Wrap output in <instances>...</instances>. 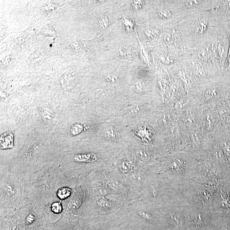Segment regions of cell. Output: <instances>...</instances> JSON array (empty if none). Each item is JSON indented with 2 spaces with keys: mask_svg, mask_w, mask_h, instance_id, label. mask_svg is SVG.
<instances>
[{
  "mask_svg": "<svg viewBox=\"0 0 230 230\" xmlns=\"http://www.w3.org/2000/svg\"><path fill=\"white\" fill-rule=\"evenodd\" d=\"M136 88L139 93H142L145 90V84L143 81H138L136 84Z\"/></svg>",
  "mask_w": 230,
  "mask_h": 230,
  "instance_id": "20",
  "label": "cell"
},
{
  "mask_svg": "<svg viewBox=\"0 0 230 230\" xmlns=\"http://www.w3.org/2000/svg\"><path fill=\"white\" fill-rule=\"evenodd\" d=\"M97 203L98 205L100 207H108L110 205V203L106 200L105 199H104L102 198L98 199L97 201Z\"/></svg>",
  "mask_w": 230,
  "mask_h": 230,
  "instance_id": "19",
  "label": "cell"
},
{
  "mask_svg": "<svg viewBox=\"0 0 230 230\" xmlns=\"http://www.w3.org/2000/svg\"><path fill=\"white\" fill-rule=\"evenodd\" d=\"M117 80L116 76L114 75H109L107 77L106 80L107 81L111 83H114Z\"/></svg>",
  "mask_w": 230,
  "mask_h": 230,
  "instance_id": "23",
  "label": "cell"
},
{
  "mask_svg": "<svg viewBox=\"0 0 230 230\" xmlns=\"http://www.w3.org/2000/svg\"><path fill=\"white\" fill-rule=\"evenodd\" d=\"M223 151L225 154L230 158V146L227 145L224 146Z\"/></svg>",
  "mask_w": 230,
  "mask_h": 230,
  "instance_id": "24",
  "label": "cell"
},
{
  "mask_svg": "<svg viewBox=\"0 0 230 230\" xmlns=\"http://www.w3.org/2000/svg\"><path fill=\"white\" fill-rule=\"evenodd\" d=\"M119 168L123 172H128L131 170L132 165L131 163L128 162L123 161V162H121L120 164Z\"/></svg>",
  "mask_w": 230,
  "mask_h": 230,
  "instance_id": "13",
  "label": "cell"
},
{
  "mask_svg": "<svg viewBox=\"0 0 230 230\" xmlns=\"http://www.w3.org/2000/svg\"><path fill=\"white\" fill-rule=\"evenodd\" d=\"M158 16L160 19H168L172 16V12L169 10H163L159 11L158 13Z\"/></svg>",
  "mask_w": 230,
  "mask_h": 230,
  "instance_id": "16",
  "label": "cell"
},
{
  "mask_svg": "<svg viewBox=\"0 0 230 230\" xmlns=\"http://www.w3.org/2000/svg\"><path fill=\"white\" fill-rule=\"evenodd\" d=\"M191 66L193 71L197 75H200V76L204 75V69L199 61L196 59L193 60L191 62Z\"/></svg>",
  "mask_w": 230,
  "mask_h": 230,
  "instance_id": "7",
  "label": "cell"
},
{
  "mask_svg": "<svg viewBox=\"0 0 230 230\" xmlns=\"http://www.w3.org/2000/svg\"><path fill=\"white\" fill-rule=\"evenodd\" d=\"M98 159V156L93 153H80L74 155L72 158L73 162L80 164L92 163L96 162Z\"/></svg>",
  "mask_w": 230,
  "mask_h": 230,
  "instance_id": "4",
  "label": "cell"
},
{
  "mask_svg": "<svg viewBox=\"0 0 230 230\" xmlns=\"http://www.w3.org/2000/svg\"><path fill=\"white\" fill-rule=\"evenodd\" d=\"M105 136L110 140H115L118 137L119 134L116 129L113 127H110L106 131Z\"/></svg>",
  "mask_w": 230,
  "mask_h": 230,
  "instance_id": "8",
  "label": "cell"
},
{
  "mask_svg": "<svg viewBox=\"0 0 230 230\" xmlns=\"http://www.w3.org/2000/svg\"><path fill=\"white\" fill-rule=\"evenodd\" d=\"M208 28V22L206 19L199 18L195 20L193 31L197 35H203L206 33Z\"/></svg>",
  "mask_w": 230,
  "mask_h": 230,
  "instance_id": "5",
  "label": "cell"
},
{
  "mask_svg": "<svg viewBox=\"0 0 230 230\" xmlns=\"http://www.w3.org/2000/svg\"><path fill=\"white\" fill-rule=\"evenodd\" d=\"M27 199L23 178L9 169H1L0 211L10 213L19 209Z\"/></svg>",
  "mask_w": 230,
  "mask_h": 230,
  "instance_id": "2",
  "label": "cell"
},
{
  "mask_svg": "<svg viewBox=\"0 0 230 230\" xmlns=\"http://www.w3.org/2000/svg\"><path fill=\"white\" fill-rule=\"evenodd\" d=\"M168 179L173 184H180L196 177L197 164L192 163L185 157L176 156L167 167Z\"/></svg>",
  "mask_w": 230,
  "mask_h": 230,
  "instance_id": "3",
  "label": "cell"
},
{
  "mask_svg": "<svg viewBox=\"0 0 230 230\" xmlns=\"http://www.w3.org/2000/svg\"><path fill=\"white\" fill-rule=\"evenodd\" d=\"M160 58L161 61L165 63H170L173 62V60L171 58L166 55H161Z\"/></svg>",
  "mask_w": 230,
  "mask_h": 230,
  "instance_id": "21",
  "label": "cell"
},
{
  "mask_svg": "<svg viewBox=\"0 0 230 230\" xmlns=\"http://www.w3.org/2000/svg\"><path fill=\"white\" fill-rule=\"evenodd\" d=\"M123 25L125 29L128 32H132L134 30V22L124 16Z\"/></svg>",
  "mask_w": 230,
  "mask_h": 230,
  "instance_id": "10",
  "label": "cell"
},
{
  "mask_svg": "<svg viewBox=\"0 0 230 230\" xmlns=\"http://www.w3.org/2000/svg\"><path fill=\"white\" fill-rule=\"evenodd\" d=\"M218 95V93L215 89H210L207 90L205 93L204 97L206 99H211L216 97Z\"/></svg>",
  "mask_w": 230,
  "mask_h": 230,
  "instance_id": "14",
  "label": "cell"
},
{
  "mask_svg": "<svg viewBox=\"0 0 230 230\" xmlns=\"http://www.w3.org/2000/svg\"><path fill=\"white\" fill-rule=\"evenodd\" d=\"M226 29L227 32H228V35L229 36L230 38V21L228 22L227 26H226Z\"/></svg>",
  "mask_w": 230,
  "mask_h": 230,
  "instance_id": "25",
  "label": "cell"
},
{
  "mask_svg": "<svg viewBox=\"0 0 230 230\" xmlns=\"http://www.w3.org/2000/svg\"><path fill=\"white\" fill-rule=\"evenodd\" d=\"M154 214L148 211H141L140 212V215L143 219L148 221H153L154 220Z\"/></svg>",
  "mask_w": 230,
  "mask_h": 230,
  "instance_id": "12",
  "label": "cell"
},
{
  "mask_svg": "<svg viewBox=\"0 0 230 230\" xmlns=\"http://www.w3.org/2000/svg\"><path fill=\"white\" fill-rule=\"evenodd\" d=\"M136 154L140 159L145 162H148L151 159V156L149 153L147 151L143 150L137 151Z\"/></svg>",
  "mask_w": 230,
  "mask_h": 230,
  "instance_id": "11",
  "label": "cell"
},
{
  "mask_svg": "<svg viewBox=\"0 0 230 230\" xmlns=\"http://www.w3.org/2000/svg\"><path fill=\"white\" fill-rule=\"evenodd\" d=\"M174 39V35L172 33L167 34L164 36V40L166 42H170V41H173Z\"/></svg>",
  "mask_w": 230,
  "mask_h": 230,
  "instance_id": "22",
  "label": "cell"
},
{
  "mask_svg": "<svg viewBox=\"0 0 230 230\" xmlns=\"http://www.w3.org/2000/svg\"><path fill=\"white\" fill-rule=\"evenodd\" d=\"M224 69L226 70H230V41L229 48L227 57L223 69V70H224Z\"/></svg>",
  "mask_w": 230,
  "mask_h": 230,
  "instance_id": "17",
  "label": "cell"
},
{
  "mask_svg": "<svg viewBox=\"0 0 230 230\" xmlns=\"http://www.w3.org/2000/svg\"><path fill=\"white\" fill-rule=\"evenodd\" d=\"M144 2L143 1H134L132 2V5L136 10H139L143 7Z\"/></svg>",
  "mask_w": 230,
  "mask_h": 230,
  "instance_id": "18",
  "label": "cell"
},
{
  "mask_svg": "<svg viewBox=\"0 0 230 230\" xmlns=\"http://www.w3.org/2000/svg\"><path fill=\"white\" fill-rule=\"evenodd\" d=\"M145 34L150 39L156 38L160 33V30L155 28H148L145 30Z\"/></svg>",
  "mask_w": 230,
  "mask_h": 230,
  "instance_id": "9",
  "label": "cell"
},
{
  "mask_svg": "<svg viewBox=\"0 0 230 230\" xmlns=\"http://www.w3.org/2000/svg\"><path fill=\"white\" fill-rule=\"evenodd\" d=\"M227 98L228 100L230 102V93H229L227 94Z\"/></svg>",
  "mask_w": 230,
  "mask_h": 230,
  "instance_id": "26",
  "label": "cell"
},
{
  "mask_svg": "<svg viewBox=\"0 0 230 230\" xmlns=\"http://www.w3.org/2000/svg\"><path fill=\"white\" fill-rule=\"evenodd\" d=\"M61 175L59 168L51 166L23 178L27 199L48 208L55 200L56 185Z\"/></svg>",
  "mask_w": 230,
  "mask_h": 230,
  "instance_id": "1",
  "label": "cell"
},
{
  "mask_svg": "<svg viewBox=\"0 0 230 230\" xmlns=\"http://www.w3.org/2000/svg\"><path fill=\"white\" fill-rule=\"evenodd\" d=\"M100 26L103 29H105L108 27L109 23L108 17L107 16L101 17L99 19Z\"/></svg>",
  "mask_w": 230,
  "mask_h": 230,
  "instance_id": "15",
  "label": "cell"
},
{
  "mask_svg": "<svg viewBox=\"0 0 230 230\" xmlns=\"http://www.w3.org/2000/svg\"><path fill=\"white\" fill-rule=\"evenodd\" d=\"M48 209L55 214H62L63 211V203L61 201L55 200L49 206Z\"/></svg>",
  "mask_w": 230,
  "mask_h": 230,
  "instance_id": "6",
  "label": "cell"
}]
</instances>
